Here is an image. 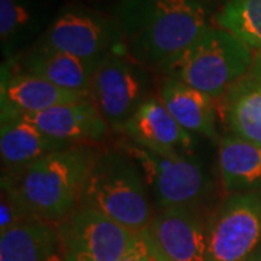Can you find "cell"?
I'll use <instances>...</instances> for the list:
<instances>
[{
    "instance_id": "cell-1",
    "label": "cell",
    "mask_w": 261,
    "mask_h": 261,
    "mask_svg": "<svg viewBox=\"0 0 261 261\" xmlns=\"http://www.w3.org/2000/svg\"><path fill=\"white\" fill-rule=\"evenodd\" d=\"M126 56L160 70L211 28V12L190 0H121L113 13Z\"/></svg>"
},
{
    "instance_id": "cell-2",
    "label": "cell",
    "mask_w": 261,
    "mask_h": 261,
    "mask_svg": "<svg viewBox=\"0 0 261 261\" xmlns=\"http://www.w3.org/2000/svg\"><path fill=\"white\" fill-rule=\"evenodd\" d=\"M99 155L90 145H73L27 167L2 174V190L29 216L58 225L80 203L86 181Z\"/></svg>"
},
{
    "instance_id": "cell-3",
    "label": "cell",
    "mask_w": 261,
    "mask_h": 261,
    "mask_svg": "<svg viewBox=\"0 0 261 261\" xmlns=\"http://www.w3.org/2000/svg\"><path fill=\"white\" fill-rule=\"evenodd\" d=\"M140 166L123 149L99 152L79 205L89 206L116 224L141 233L155 215Z\"/></svg>"
},
{
    "instance_id": "cell-4",
    "label": "cell",
    "mask_w": 261,
    "mask_h": 261,
    "mask_svg": "<svg viewBox=\"0 0 261 261\" xmlns=\"http://www.w3.org/2000/svg\"><path fill=\"white\" fill-rule=\"evenodd\" d=\"M254 51L228 31L211 27L159 71L215 100L250 71Z\"/></svg>"
},
{
    "instance_id": "cell-5",
    "label": "cell",
    "mask_w": 261,
    "mask_h": 261,
    "mask_svg": "<svg viewBox=\"0 0 261 261\" xmlns=\"http://www.w3.org/2000/svg\"><path fill=\"white\" fill-rule=\"evenodd\" d=\"M32 45L56 49L87 61L126 56L121 28L113 18L80 5L57 12L47 31Z\"/></svg>"
},
{
    "instance_id": "cell-6",
    "label": "cell",
    "mask_w": 261,
    "mask_h": 261,
    "mask_svg": "<svg viewBox=\"0 0 261 261\" xmlns=\"http://www.w3.org/2000/svg\"><path fill=\"white\" fill-rule=\"evenodd\" d=\"M121 148L140 166L160 209L196 207L212 192L209 174L192 155H159L130 141L122 142Z\"/></svg>"
},
{
    "instance_id": "cell-7",
    "label": "cell",
    "mask_w": 261,
    "mask_h": 261,
    "mask_svg": "<svg viewBox=\"0 0 261 261\" xmlns=\"http://www.w3.org/2000/svg\"><path fill=\"white\" fill-rule=\"evenodd\" d=\"M148 86L145 67L128 56H112L97 67L87 99L109 129L123 130L141 105L149 99Z\"/></svg>"
},
{
    "instance_id": "cell-8",
    "label": "cell",
    "mask_w": 261,
    "mask_h": 261,
    "mask_svg": "<svg viewBox=\"0 0 261 261\" xmlns=\"http://www.w3.org/2000/svg\"><path fill=\"white\" fill-rule=\"evenodd\" d=\"M261 244V193H232L207 224V261H245Z\"/></svg>"
},
{
    "instance_id": "cell-9",
    "label": "cell",
    "mask_w": 261,
    "mask_h": 261,
    "mask_svg": "<svg viewBox=\"0 0 261 261\" xmlns=\"http://www.w3.org/2000/svg\"><path fill=\"white\" fill-rule=\"evenodd\" d=\"M57 228L67 261H119L138 238V233L83 205Z\"/></svg>"
},
{
    "instance_id": "cell-10",
    "label": "cell",
    "mask_w": 261,
    "mask_h": 261,
    "mask_svg": "<svg viewBox=\"0 0 261 261\" xmlns=\"http://www.w3.org/2000/svg\"><path fill=\"white\" fill-rule=\"evenodd\" d=\"M141 235L159 261H207V225L196 207H163Z\"/></svg>"
},
{
    "instance_id": "cell-11",
    "label": "cell",
    "mask_w": 261,
    "mask_h": 261,
    "mask_svg": "<svg viewBox=\"0 0 261 261\" xmlns=\"http://www.w3.org/2000/svg\"><path fill=\"white\" fill-rule=\"evenodd\" d=\"M123 132L130 142L159 155L189 157L196 145L195 135L178 125L159 97L142 103Z\"/></svg>"
},
{
    "instance_id": "cell-12",
    "label": "cell",
    "mask_w": 261,
    "mask_h": 261,
    "mask_svg": "<svg viewBox=\"0 0 261 261\" xmlns=\"http://www.w3.org/2000/svg\"><path fill=\"white\" fill-rule=\"evenodd\" d=\"M100 63L102 61H87L56 49L31 45L15 58L5 61L3 65L12 71L35 75L61 89L87 96L92 79Z\"/></svg>"
},
{
    "instance_id": "cell-13",
    "label": "cell",
    "mask_w": 261,
    "mask_h": 261,
    "mask_svg": "<svg viewBox=\"0 0 261 261\" xmlns=\"http://www.w3.org/2000/svg\"><path fill=\"white\" fill-rule=\"evenodd\" d=\"M19 116L32 123L45 135L64 141L71 145H87L86 142H97L108 134V125L93 103L87 97L77 102L61 103L49 109Z\"/></svg>"
},
{
    "instance_id": "cell-14",
    "label": "cell",
    "mask_w": 261,
    "mask_h": 261,
    "mask_svg": "<svg viewBox=\"0 0 261 261\" xmlns=\"http://www.w3.org/2000/svg\"><path fill=\"white\" fill-rule=\"evenodd\" d=\"M86 97V94L61 89L44 79L12 71L5 65L2 67V116L37 113L61 103L77 102Z\"/></svg>"
},
{
    "instance_id": "cell-15",
    "label": "cell",
    "mask_w": 261,
    "mask_h": 261,
    "mask_svg": "<svg viewBox=\"0 0 261 261\" xmlns=\"http://www.w3.org/2000/svg\"><path fill=\"white\" fill-rule=\"evenodd\" d=\"M70 147L73 145L48 137L19 116H2L0 119L2 174L27 167L48 154Z\"/></svg>"
},
{
    "instance_id": "cell-16",
    "label": "cell",
    "mask_w": 261,
    "mask_h": 261,
    "mask_svg": "<svg viewBox=\"0 0 261 261\" xmlns=\"http://www.w3.org/2000/svg\"><path fill=\"white\" fill-rule=\"evenodd\" d=\"M56 15L45 0H0V42L5 61L19 56L34 39L37 42Z\"/></svg>"
},
{
    "instance_id": "cell-17",
    "label": "cell",
    "mask_w": 261,
    "mask_h": 261,
    "mask_svg": "<svg viewBox=\"0 0 261 261\" xmlns=\"http://www.w3.org/2000/svg\"><path fill=\"white\" fill-rule=\"evenodd\" d=\"M160 102L168 113L195 137L218 140L215 99L178 80L164 77L159 89Z\"/></svg>"
},
{
    "instance_id": "cell-18",
    "label": "cell",
    "mask_w": 261,
    "mask_h": 261,
    "mask_svg": "<svg viewBox=\"0 0 261 261\" xmlns=\"http://www.w3.org/2000/svg\"><path fill=\"white\" fill-rule=\"evenodd\" d=\"M218 168L225 192L260 193L261 145L245 141L233 134L219 140Z\"/></svg>"
},
{
    "instance_id": "cell-19",
    "label": "cell",
    "mask_w": 261,
    "mask_h": 261,
    "mask_svg": "<svg viewBox=\"0 0 261 261\" xmlns=\"http://www.w3.org/2000/svg\"><path fill=\"white\" fill-rule=\"evenodd\" d=\"M0 261H67L57 225L34 219L0 233Z\"/></svg>"
},
{
    "instance_id": "cell-20",
    "label": "cell",
    "mask_w": 261,
    "mask_h": 261,
    "mask_svg": "<svg viewBox=\"0 0 261 261\" xmlns=\"http://www.w3.org/2000/svg\"><path fill=\"white\" fill-rule=\"evenodd\" d=\"M221 100L231 134L261 145V77L247 73Z\"/></svg>"
},
{
    "instance_id": "cell-21",
    "label": "cell",
    "mask_w": 261,
    "mask_h": 261,
    "mask_svg": "<svg viewBox=\"0 0 261 261\" xmlns=\"http://www.w3.org/2000/svg\"><path fill=\"white\" fill-rule=\"evenodd\" d=\"M215 22L252 51L261 48V0H226Z\"/></svg>"
},
{
    "instance_id": "cell-22",
    "label": "cell",
    "mask_w": 261,
    "mask_h": 261,
    "mask_svg": "<svg viewBox=\"0 0 261 261\" xmlns=\"http://www.w3.org/2000/svg\"><path fill=\"white\" fill-rule=\"evenodd\" d=\"M34 221L20 206L10 197L6 192L2 190V200H0V233L8 232L9 229Z\"/></svg>"
},
{
    "instance_id": "cell-23",
    "label": "cell",
    "mask_w": 261,
    "mask_h": 261,
    "mask_svg": "<svg viewBox=\"0 0 261 261\" xmlns=\"http://www.w3.org/2000/svg\"><path fill=\"white\" fill-rule=\"evenodd\" d=\"M119 261H159L154 252L151 251L147 241L142 238V235L138 233V238L135 244L130 247V250Z\"/></svg>"
},
{
    "instance_id": "cell-24",
    "label": "cell",
    "mask_w": 261,
    "mask_h": 261,
    "mask_svg": "<svg viewBox=\"0 0 261 261\" xmlns=\"http://www.w3.org/2000/svg\"><path fill=\"white\" fill-rule=\"evenodd\" d=\"M190 2H193L196 5L205 8V9L209 10L211 13H212L215 9L219 10L224 6L225 3H226V0H190Z\"/></svg>"
},
{
    "instance_id": "cell-25",
    "label": "cell",
    "mask_w": 261,
    "mask_h": 261,
    "mask_svg": "<svg viewBox=\"0 0 261 261\" xmlns=\"http://www.w3.org/2000/svg\"><path fill=\"white\" fill-rule=\"evenodd\" d=\"M248 73L252 75H257V77H261V48L254 51L251 67H250Z\"/></svg>"
},
{
    "instance_id": "cell-26",
    "label": "cell",
    "mask_w": 261,
    "mask_h": 261,
    "mask_svg": "<svg viewBox=\"0 0 261 261\" xmlns=\"http://www.w3.org/2000/svg\"><path fill=\"white\" fill-rule=\"evenodd\" d=\"M245 261H261V244H260V247L255 250V251L252 252L251 255L247 258Z\"/></svg>"
}]
</instances>
